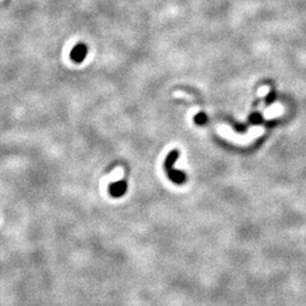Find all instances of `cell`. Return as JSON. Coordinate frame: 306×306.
Returning a JSON list of instances; mask_svg holds the SVG:
<instances>
[{
    "label": "cell",
    "instance_id": "1",
    "mask_svg": "<svg viewBox=\"0 0 306 306\" xmlns=\"http://www.w3.org/2000/svg\"><path fill=\"white\" fill-rule=\"evenodd\" d=\"M177 158H178V151L170 152L166 159L165 168H166L167 173H168L169 178L171 179L173 183L184 184L186 182L185 173H184L183 171H178V170L173 169V163H175Z\"/></svg>",
    "mask_w": 306,
    "mask_h": 306
},
{
    "label": "cell",
    "instance_id": "2",
    "mask_svg": "<svg viewBox=\"0 0 306 306\" xmlns=\"http://www.w3.org/2000/svg\"><path fill=\"white\" fill-rule=\"evenodd\" d=\"M86 56H87V47H86V44L82 43V42L75 44L69 53L70 60L74 61L75 64L83 63Z\"/></svg>",
    "mask_w": 306,
    "mask_h": 306
},
{
    "label": "cell",
    "instance_id": "3",
    "mask_svg": "<svg viewBox=\"0 0 306 306\" xmlns=\"http://www.w3.org/2000/svg\"><path fill=\"white\" fill-rule=\"evenodd\" d=\"M108 189L111 196L120 197L124 195V194L126 193V190H127V183H126L125 180H119V182L111 184Z\"/></svg>",
    "mask_w": 306,
    "mask_h": 306
},
{
    "label": "cell",
    "instance_id": "4",
    "mask_svg": "<svg viewBox=\"0 0 306 306\" xmlns=\"http://www.w3.org/2000/svg\"><path fill=\"white\" fill-rule=\"evenodd\" d=\"M195 121H196V124L204 125V124H205V122L207 121L206 115L204 114V112H200V114H197V115L195 116Z\"/></svg>",
    "mask_w": 306,
    "mask_h": 306
},
{
    "label": "cell",
    "instance_id": "5",
    "mask_svg": "<svg viewBox=\"0 0 306 306\" xmlns=\"http://www.w3.org/2000/svg\"><path fill=\"white\" fill-rule=\"evenodd\" d=\"M261 120H262L261 115L254 114V115L251 116V122H253V124H258V122H260Z\"/></svg>",
    "mask_w": 306,
    "mask_h": 306
},
{
    "label": "cell",
    "instance_id": "6",
    "mask_svg": "<svg viewBox=\"0 0 306 306\" xmlns=\"http://www.w3.org/2000/svg\"><path fill=\"white\" fill-rule=\"evenodd\" d=\"M274 98H275V94L274 93H270L268 97V103H271V102L274 101Z\"/></svg>",
    "mask_w": 306,
    "mask_h": 306
}]
</instances>
